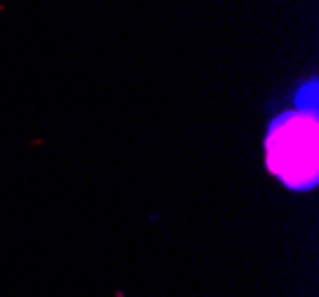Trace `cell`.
Returning <instances> with one entry per match:
<instances>
[{
	"label": "cell",
	"instance_id": "obj_1",
	"mask_svg": "<svg viewBox=\"0 0 319 297\" xmlns=\"http://www.w3.org/2000/svg\"><path fill=\"white\" fill-rule=\"evenodd\" d=\"M267 167L291 188H312L317 183V114L291 112L269 128Z\"/></svg>",
	"mask_w": 319,
	"mask_h": 297
}]
</instances>
